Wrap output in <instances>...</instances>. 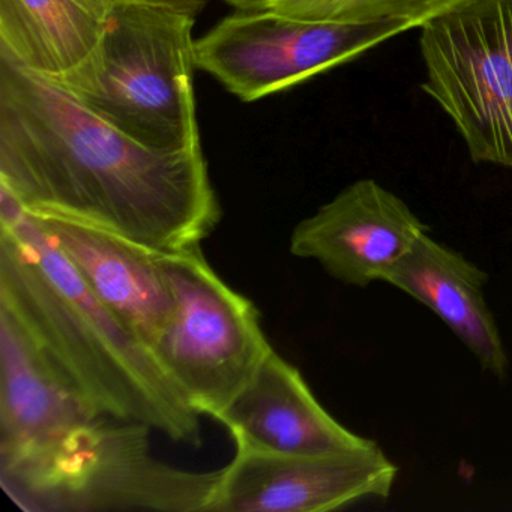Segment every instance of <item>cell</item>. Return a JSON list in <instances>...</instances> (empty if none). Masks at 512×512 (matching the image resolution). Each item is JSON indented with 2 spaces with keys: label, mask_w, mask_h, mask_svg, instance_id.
<instances>
[{
  "label": "cell",
  "mask_w": 512,
  "mask_h": 512,
  "mask_svg": "<svg viewBox=\"0 0 512 512\" xmlns=\"http://www.w3.org/2000/svg\"><path fill=\"white\" fill-rule=\"evenodd\" d=\"M0 191L40 218L149 250L200 247L221 218L202 143L137 142L67 88L0 53Z\"/></svg>",
  "instance_id": "6da1fadb"
},
{
  "label": "cell",
  "mask_w": 512,
  "mask_h": 512,
  "mask_svg": "<svg viewBox=\"0 0 512 512\" xmlns=\"http://www.w3.org/2000/svg\"><path fill=\"white\" fill-rule=\"evenodd\" d=\"M0 305L100 412L202 445L200 413L104 307L34 215L0 191Z\"/></svg>",
  "instance_id": "7a4b0ae2"
},
{
  "label": "cell",
  "mask_w": 512,
  "mask_h": 512,
  "mask_svg": "<svg viewBox=\"0 0 512 512\" xmlns=\"http://www.w3.org/2000/svg\"><path fill=\"white\" fill-rule=\"evenodd\" d=\"M151 430L94 413L0 454V487L26 512H209L220 469L194 472L158 460Z\"/></svg>",
  "instance_id": "3957f363"
},
{
  "label": "cell",
  "mask_w": 512,
  "mask_h": 512,
  "mask_svg": "<svg viewBox=\"0 0 512 512\" xmlns=\"http://www.w3.org/2000/svg\"><path fill=\"white\" fill-rule=\"evenodd\" d=\"M194 17L154 0H109L94 49L56 82L143 145L179 151L202 143Z\"/></svg>",
  "instance_id": "277c9868"
},
{
  "label": "cell",
  "mask_w": 512,
  "mask_h": 512,
  "mask_svg": "<svg viewBox=\"0 0 512 512\" xmlns=\"http://www.w3.org/2000/svg\"><path fill=\"white\" fill-rule=\"evenodd\" d=\"M160 266L175 308L154 346L155 358L187 403L214 419L271 344L256 305L221 280L200 247L160 253Z\"/></svg>",
  "instance_id": "5b68a950"
},
{
  "label": "cell",
  "mask_w": 512,
  "mask_h": 512,
  "mask_svg": "<svg viewBox=\"0 0 512 512\" xmlns=\"http://www.w3.org/2000/svg\"><path fill=\"white\" fill-rule=\"evenodd\" d=\"M422 91L476 163L512 170V0H467L421 28Z\"/></svg>",
  "instance_id": "8992f818"
},
{
  "label": "cell",
  "mask_w": 512,
  "mask_h": 512,
  "mask_svg": "<svg viewBox=\"0 0 512 512\" xmlns=\"http://www.w3.org/2000/svg\"><path fill=\"white\" fill-rule=\"evenodd\" d=\"M413 29L404 20L340 25L307 22L272 10L236 11L194 44L197 70L254 103L295 88L371 47Z\"/></svg>",
  "instance_id": "52a82bcc"
},
{
  "label": "cell",
  "mask_w": 512,
  "mask_h": 512,
  "mask_svg": "<svg viewBox=\"0 0 512 512\" xmlns=\"http://www.w3.org/2000/svg\"><path fill=\"white\" fill-rule=\"evenodd\" d=\"M398 469L379 445L325 454L241 451L220 469L209 512H326L392 493Z\"/></svg>",
  "instance_id": "ba28073f"
},
{
  "label": "cell",
  "mask_w": 512,
  "mask_h": 512,
  "mask_svg": "<svg viewBox=\"0 0 512 512\" xmlns=\"http://www.w3.org/2000/svg\"><path fill=\"white\" fill-rule=\"evenodd\" d=\"M425 232L403 199L373 179H361L295 227L290 253L314 260L341 283L367 287L385 281Z\"/></svg>",
  "instance_id": "9c48e42d"
},
{
  "label": "cell",
  "mask_w": 512,
  "mask_h": 512,
  "mask_svg": "<svg viewBox=\"0 0 512 512\" xmlns=\"http://www.w3.org/2000/svg\"><path fill=\"white\" fill-rule=\"evenodd\" d=\"M214 419L241 451L325 454L376 445L341 425L317 400L301 371L274 349Z\"/></svg>",
  "instance_id": "30bf717a"
},
{
  "label": "cell",
  "mask_w": 512,
  "mask_h": 512,
  "mask_svg": "<svg viewBox=\"0 0 512 512\" xmlns=\"http://www.w3.org/2000/svg\"><path fill=\"white\" fill-rule=\"evenodd\" d=\"M35 218L104 307L154 352L175 308L161 251L91 227Z\"/></svg>",
  "instance_id": "8fae6325"
},
{
  "label": "cell",
  "mask_w": 512,
  "mask_h": 512,
  "mask_svg": "<svg viewBox=\"0 0 512 512\" xmlns=\"http://www.w3.org/2000/svg\"><path fill=\"white\" fill-rule=\"evenodd\" d=\"M385 283L433 311L475 356L482 370L505 376L508 353L485 301L488 275L484 269L425 232L386 274Z\"/></svg>",
  "instance_id": "7c38bea8"
},
{
  "label": "cell",
  "mask_w": 512,
  "mask_h": 512,
  "mask_svg": "<svg viewBox=\"0 0 512 512\" xmlns=\"http://www.w3.org/2000/svg\"><path fill=\"white\" fill-rule=\"evenodd\" d=\"M109 0H0V53L58 80L94 49Z\"/></svg>",
  "instance_id": "4fadbf2b"
},
{
  "label": "cell",
  "mask_w": 512,
  "mask_h": 512,
  "mask_svg": "<svg viewBox=\"0 0 512 512\" xmlns=\"http://www.w3.org/2000/svg\"><path fill=\"white\" fill-rule=\"evenodd\" d=\"M467 0H269L268 10L307 22L365 25L404 20L422 28Z\"/></svg>",
  "instance_id": "5bb4252c"
},
{
  "label": "cell",
  "mask_w": 512,
  "mask_h": 512,
  "mask_svg": "<svg viewBox=\"0 0 512 512\" xmlns=\"http://www.w3.org/2000/svg\"><path fill=\"white\" fill-rule=\"evenodd\" d=\"M154 2H161V4L172 5V7L179 8V10L188 11V13L197 14L205 8L208 0H154Z\"/></svg>",
  "instance_id": "9a60e30c"
},
{
  "label": "cell",
  "mask_w": 512,
  "mask_h": 512,
  "mask_svg": "<svg viewBox=\"0 0 512 512\" xmlns=\"http://www.w3.org/2000/svg\"><path fill=\"white\" fill-rule=\"evenodd\" d=\"M236 11H265L268 10L269 0H224Z\"/></svg>",
  "instance_id": "2e32d148"
}]
</instances>
